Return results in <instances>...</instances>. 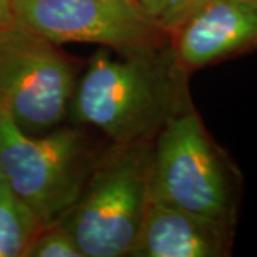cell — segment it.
<instances>
[{
	"label": "cell",
	"instance_id": "2",
	"mask_svg": "<svg viewBox=\"0 0 257 257\" xmlns=\"http://www.w3.org/2000/svg\"><path fill=\"white\" fill-rule=\"evenodd\" d=\"M239 197V170L194 109L159 132L150 163V202L234 229Z\"/></svg>",
	"mask_w": 257,
	"mask_h": 257
},
{
	"label": "cell",
	"instance_id": "1",
	"mask_svg": "<svg viewBox=\"0 0 257 257\" xmlns=\"http://www.w3.org/2000/svg\"><path fill=\"white\" fill-rule=\"evenodd\" d=\"M187 79L170 40L117 57L99 50L76 83L70 111L113 143L155 140L170 120L193 109Z\"/></svg>",
	"mask_w": 257,
	"mask_h": 257
},
{
	"label": "cell",
	"instance_id": "10",
	"mask_svg": "<svg viewBox=\"0 0 257 257\" xmlns=\"http://www.w3.org/2000/svg\"><path fill=\"white\" fill-rule=\"evenodd\" d=\"M157 32L172 37L207 0H128Z\"/></svg>",
	"mask_w": 257,
	"mask_h": 257
},
{
	"label": "cell",
	"instance_id": "13",
	"mask_svg": "<svg viewBox=\"0 0 257 257\" xmlns=\"http://www.w3.org/2000/svg\"><path fill=\"white\" fill-rule=\"evenodd\" d=\"M5 183V179H3V172H2V165H0V186Z\"/></svg>",
	"mask_w": 257,
	"mask_h": 257
},
{
	"label": "cell",
	"instance_id": "4",
	"mask_svg": "<svg viewBox=\"0 0 257 257\" xmlns=\"http://www.w3.org/2000/svg\"><path fill=\"white\" fill-rule=\"evenodd\" d=\"M97 157L80 128L26 135L0 107V165L5 183L46 227L73 207Z\"/></svg>",
	"mask_w": 257,
	"mask_h": 257
},
{
	"label": "cell",
	"instance_id": "7",
	"mask_svg": "<svg viewBox=\"0 0 257 257\" xmlns=\"http://www.w3.org/2000/svg\"><path fill=\"white\" fill-rule=\"evenodd\" d=\"M190 74L257 47V0H207L170 37Z\"/></svg>",
	"mask_w": 257,
	"mask_h": 257
},
{
	"label": "cell",
	"instance_id": "6",
	"mask_svg": "<svg viewBox=\"0 0 257 257\" xmlns=\"http://www.w3.org/2000/svg\"><path fill=\"white\" fill-rule=\"evenodd\" d=\"M13 13L15 23L59 46L92 43L128 53L170 40L128 0H13Z\"/></svg>",
	"mask_w": 257,
	"mask_h": 257
},
{
	"label": "cell",
	"instance_id": "11",
	"mask_svg": "<svg viewBox=\"0 0 257 257\" xmlns=\"http://www.w3.org/2000/svg\"><path fill=\"white\" fill-rule=\"evenodd\" d=\"M25 257H83L76 241L59 223L39 231Z\"/></svg>",
	"mask_w": 257,
	"mask_h": 257
},
{
	"label": "cell",
	"instance_id": "12",
	"mask_svg": "<svg viewBox=\"0 0 257 257\" xmlns=\"http://www.w3.org/2000/svg\"><path fill=\"white\" fill-rule=\"evenodd\" d=\"M15 25L13 0H0V30Z\"/></svg>",
	"mask_w": 257,
	"mask_h": 257
},
{
	"label": "cell",
	"instance_id": "3",
	"mask_svg": "<svg viewBox=\"0 0 257 257\" xmlns=\"http://www.w3.org/2000/svg\"><path fill=\"white\" fill-rule=\"evenodd\" d=\"M153 140L113 143L93 167L77 202L59 224L83 257H127L150 204Z\"/></svg>",
	"mask_w": 257,
	"mask_h": 257
},
{
	"label": "cell",
	"instance_id": "8",
	"mask_svg": "<svg viewBox=\"0 0 257 257\" xmlns=\"http://www.w3.org/2000/svg\"><path fill=\"white\" fill-rule=\"evenodd\" d=\"M234 229L150 202L130 257L229 256Z\"/></svg>",
	"mask_w": 257,
	"mask_h": 257
},
{
	"label": "cell",
	"instance_id": "9",
	"mask_svg": "<svg viewBox=\"0 0 257 257\" xmlns=\"http://www.w3.org/2000/svg\"><path fill=\"white\" fill-rule=\"evenodd\" d=\"M45 226L3 183L0 186V257H25Z\"/></svg>",
	"mask_w": 257,
	"mask_h": 257
},
{
	"label": "cell",
	"instance_id": "5",
	"mask_svg": "<svg viewBox=\"0 0 257 257\" xmlns=\"http://www.w3.org/2000/svg\"><path fill=\"white\" fill-rule=\"evenodd\" d=\"M76 83L59 45L18 23L0 30V107L22 132L37 136L59 127Z\"/></svg>",
	"mask_w": 257,
	"mask_h": 257
}]
</instances>
